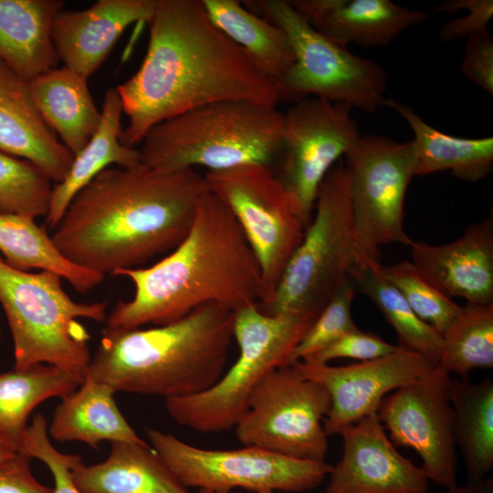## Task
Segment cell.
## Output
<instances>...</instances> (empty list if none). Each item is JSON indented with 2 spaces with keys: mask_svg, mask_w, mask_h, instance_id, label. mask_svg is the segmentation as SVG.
Here are the masks:
<instances>
[{
  "mask_svg": "<svg viewBox=\"0 0 493 493\" xmlns=\"http://www.w3.org/2000/svg\"><path fill=\"white\" fill-rule=\"evenodd\" d=\"M144 59L116 87L129 123L121 142L133 147L156 124L224 100L277 108L278 84L209 19L202 0H156Z\"/></svg>",
  "mask_w": 493,
  "mask_h": 493,
  "instance_id": "6da1fadb",
  "label": "cell"
},
{
  "mask_svg": "<svg viewBox=\"0 0 493 493\" xmlns=\"http://www.w3.org/2000/svg\"><path fill=\"white\" fill-rule=\"evenodd\" d=\"M208 190L195 169L106 168L71 200L51 239L68 260L112 275L175 248Z\"/></svg>",
  "mask_w": 493,
  "mask_h": 493,
  "instance_id": "7a4b0ae2",
  "label": "cell"
},
{
  "mask_svg": "<svg viewBox=\"0 0 493 493\" xmlns=\"http://www.w3.org/2000/svg\"><path fill=\"white\" fill-rule=\"evenodd\" d=\"M134 286L130 300H120L106 326L133 329L176 321L206 304L236 311L258 304L259 265L236 219L207 190L192 226L170 254L149 267L116 271Z\"/></svg>",
  "mask_w": 493,
  "mask_h": 493,
  "instance_id": "3957f363",
  "label": "cell"
},
{
  "mask_svg": "<svg viewBox=\"0 0 493 493\" xmlns=\"http://www.w3.org/2000/svg\"><path fill=\"white\" fill-rule=\"evenodd\" d=\"M235 312L206 304L150 329L106 326L88 375L115 393L182 398L211 388L224 374Z\"/></svg>",
  "mask_w": 493,
  "mask_h": 493,
  "instance_id": "277c9868",
  "label": "cell"
},
{
  "mask_svg": "<svg viewBox=\"0 0 493 493\" xmlns=\"http://www.w3.org/2000/svg\"><path fill=\"white\" fill-rule=\"evenodd\" d=\"M283 119L277 108L246 100L207 104L150 129L140 142L141 163L165 171H220L248 163L273 168Z\"/></svg>",
  "mask_w": 493,
  "mask_h": 493,
  "instance_id": "5b68a950",
  "label": "cell"
},
{
  "mask_svg": "<svg viewBox=\"0 0 493 493\" xmlns=\"http://www.w3.org/2000/svg\"><path fill=\"white\" fill-rule=\"evenodd\" d=\"M51 271H24L0 257V305L11 331L15 367L55 365L81 384L89 372L90 335L79 319L105 322L107 302H77Z\"/></svg>",
  "mask_w": 493,
  "mask_h": 493,
  "instance_id": "8992f818",
  "label": "cell"
},
{
  "mask_svg": "<svg viewBox=\"0 0 493 493\" xmlns=\"http://www.w3.org/2000/svg\"><path fill=\"white\" fill-rule=\"evenodd\" d=\"M296 312L267 314L257 304L235 311V363L209 389L194 395L166 399L171 417L200 433L235 428L257 383L273 370L290 364L291 354L314 321Z\"/></svg>",
  "mask_w": 493,
  "mask_h": 493,
  "instance_id": "52a82bcc",
  "label": "cell"
},
{
  "mask_svg": "<svg viewBox=\"0 0 493 493\" xmlns=\"http://www.w3.org/2000/svg\"><path fill=\"white\" fill-rule=\"evenodd\" d=\"M358 263L350 178L340 160L322 180L311 222L290 258L267 314L296 312L314 319L350 279Z\"/></svg>",
  "mask_w": 493,
  "mask_h": 493,
  "instance_id": "ba28073f",
  "label": "cell"
},
{
  "mask_svg": "<svg viewBox=\"0 0 493 493\" xmlns=\"http://www.w3.org/2000/svg\"><path fill=\"white\" fill-rule=\"evenodd\" d=\"M253 13L279 26L288 37L295 60L278 81L280 100L318 98L373 113L383 106L387 72L315 30L287 0H247Z\"/></svg>",
  "mask_w": 493,
  "mask_h": 493,
  "instance_id": "9c48e42d",
  "label": "cell"
},
{
  "mask_svg": "<svg viewBox=\"0 0 493 493\" xmlns=\"http://www.w3.org/2000/svg\"><path fill=\"white\" fill-rule=\"evenodd\" d=\"M208 190L233 214L261 272L260 309L272 300L306 227L272 167L248 163L205 173Z\"/></svg>",
  "mask_w": 493,
  "mask_h": 493,
  "instance_id": "30bf717a",
  "label": "cell"
},
{
  "mask_svg": "<svg viewBox=\"0 0 493 493\" xmlns=\"http://www.w3.org/2000/svg\"><path fill=\"white\" fill-rule=\"evenodd\" d=\"M349 172L357 260L380 262V246L412 239L404 228V205L415 176L411 141L383 135L360 136L344 155Z\"/></svg>",
  "mask_w": 493,
  "mask_h": 493,
  "instance_id": "8fae6325",
  "label": "cell"
},
{
  "mask_svg": "<svg viewBox=\"0 0 493 493\" xmlns=\"http://www.w3.org/2000/svg\"><path fill=\"white\" fill-rule=\"evenodd\" d=\"M146 434L151 446L184 486L215 493H229L236 488L254 493L303 492L318 487L333 467L255 446L200 448L153 428H146Z\"/></svg>",
  "mask_w": 493,
  "mask_h": 493,
  "instance_id": "7c38bea8",
  "label": "cell"
},
{
  "mask_svg": "<svg viewBox=\"0 0 493 493\" xmlns=\"http://www.w3.org/2000/svg\"><path fill=\"white\" fill-rule=\"evenodd\" d=\"M330 404L324 385L303 377L292 364L277 368L251 393L235 426L236 438L245 446L324 461L328 435L321 421Z\"/></svg>",
  "mask_w": 493,
  "mask_h": 493,
  "instance_id": "4fadbf2b",
  "label": "cell"
},
{
  "mask_svg": "<svg viewBox=\"0 0 493 493\" xmlns=\"http://www.w3.org/2000/svg\"><path fill=\"white\" fill-rule=\"evenodd\" d=\"M351 110L346 103L307 98L283 113L281 147L273 170L306 229L322 180L361 136Z\"/></svg>",
  "mask_w": 493,
  "mask_h": 493,
  "instance_id": "5bb4252c",
  "label": "cell"
},
{
  "mask_svg": "<svg viewBox=\"0 0 493 493\" xmlns=\"http://www.w3.org/2000/svg\"><path fill=\"white\" fill-rule=\"evenodd\" d=\"M449 380L435 367L385 396L377 410L393 444L416 451L427 478L446 488L456 485L457 466Z\"/></svg>",
  "mask_w": 493,
  "mask_h": 493,
  "instance_id": "9a60e30c",
  "label": "cell"
},
{
  "mask_svg": "<svg viewBox=\"0 0 493 493\" xmlns=\"http://www.w3.org/2000/svg\"><path fill=\"white\" fill-rule=\"evenodd\" d=\"M291 364L300 375L328 390L331 404L323 425L328 436L377 413L388 393L426 377L436 367L419 353L399 347L382 358L346 366L305 362Z\"/></svg>",
  "mask_w": 493,
  "mask_h": 493,
  "instance_id": "2e32d148",
  "label": "cell"
},
{
  "mask_svg": "<svg viewBox=\"0 0 493 493\" xmlns=\"http://www.w3.org/2000/svg\"><path fill=\"white\" fill-rule=\"evenodd\" d=\"M342 456L324 493H427L421 467L402 456L372 414L344 427Z\"/></svg>",
  "mask_w": 493,
  "mask_h": 493,
  "instance_id": "e0dca14e",
  "label": "cell"
},
{
  "mask_svg": "<svg viewBox=\"0 0 493 493\" xmlns=\"http://www.w3.org/2000/svg\"><path fill=\"white\" fill-rule=\"evenodd\" d=\"M155 5L156 0H98L86 9L60 10L51 31L59 60L88 79L130 25L149 22Z\"/></svg>",
  "mask_w": 493,
  "mask_h": 493,
  "instance_id": "ac0fdd59",
  "label": "cell"
},
{
  "mask_svg": "<svg viewBox=\"0 0 493 493\" xmlns=\"http://www.w3.org/2000/svg\"><path fill=\"white\" fill-rule=\"evenodd\" d=\"M412 263L448 297L493 304V218L469 226L444 245L412 241Z\"/></svg>",
  "mask_w": 493,
  "mask_h": 493,
  "instance_id": "d6986e66",
  "label": "cell"
},
{
  "mask_svg": "<svg viewBox=\"0 0 493 493\" xmlns=\"http://www.w3.org/2000/svg\"><path fill=\"white\" fill-rule=\"evenodd\" d=\"M0 152L26 160L52 182L68 174L74 155L42 119L29 81L0 60Z\"/></svg>",
  "mask_w": 493,
  "mask_h": 493,
  "instance_id": "ffe728a7",
  "label": "cell"
},
{
  "mask_svg": "<svg viewBox=\"0 0 493 493\" xmlns=\"http://www.w3.org/2000/svg\"><path fill=\"white\" fill-rule=\"evenodd\" d=\"M294 8L320 34L346 47L386 46L428 15L390 0H292Z\"/></svg>",
  "mask_w": 493,
  "mask_h": 493,
  "instance_id": "44dd1931",
  "label": "cell"
},
{
  "mask_svg": "<svg viewBox=\"0 0 493 493\" xmlns=\"http://www.w3.org/2000/svg\"><path fill=\"white\" fill-rule=\"evenodd\" d=\"M106 460L71 468L80 493H190L157 452L144 443H110Z\"/></svg>",
  "mask_w": 493,
  "mask_h": 493,
  "instance_id": "7402d4cb",
  "label": "cell"
},
{
  "mask_svg": "<svg viewBox=\"0 0 493 493\" xmlns=\"http://www.w3.org/2000/svg\"><path fill=\"white\" fill-rule=\"evenodd\" d=\"M64 5L62 0H0V60L27 81L55 68L52 24Z\"/></svg>",
  "mask_w": 493,
  "mask_h": 493,
  "instance_id": "603a6c76",
  "label": "cell"
},
{
  "mask_svg": "<svg viewBox=\"0 0 493 493\" xmlns=\"http://www.w3.org/2000/svg\"><path fill=\"white\" fill-rule=\"evenodd\" d=\"M122 112L116 88L109 89L104 96L98 130L81 152L74 156L63 181L53 184L45 218L48 229L58 226L73 197L109 165L132 167L141 163L139 149L129 147L120 140Z\"/></svg>",
  "mask_w": 493,
  "mask_h": 493,
  "instance_id": "cb8c5ba5",
  "label": "cell"
},
{
  "mask_svg": "<svg viewBox=\"0 0 493 493\" xmlns=\"http://www.w3.org/2000/svg\"><path fill=\"white\" fill-rule=\"evenodd\" d=\"M87 79L63 67L29 80L42 119L74 156L89 142L101 119V111L94 103Z\"/></svg>",
  "mask_w": 493,
  "mask_h": 493,
  "instance_id": "d4e9b609",
  "label": "cell"
},
{
  "mask_svg": "<svg viewBox=\"0 0 493 493\" xmlns=\"http://www.w3.org/2000/svg\"><path fill=\"white\" fill-rule=\"evenodd\" d=\"M383 106L395 111L414 132L415 176L449 171L459 180L485 179L493 168V138H461L426 123L410 106L385 99Z\"/></svg>",
  "mask_w": 493,
  "mask_h": 493,
  "instance_id": "484cf974",
  "label": "cell"
},
{
  "mask_svg": "<svg viewBox=\"0 0 493 493\" xmlns=\"http://www.w3.org/2000/svg\"><path fill=\"white\" fill-rule=\"evenodd\" d=\"M115 391L87 374L57 406L48 428L58 442L80 441L98 448L102 441L144 443L120 412Z\"/></svg>",
  "mask_w": 493,
  "mask_h": 493,
  "instance_id": "4316f807",
  "label": "cell"
},
{
  "mask_svg": "<svg viewBox=\"0 0 493 493\" xmlns=\"http://www.w3.org/2000/svg\"><path fill=\"white\" fill-rule=\"evenodd\" d=\"M448 396L467 483L480 482L493 467V380L472 383L468 378H450Z\"/></svg>",
  "mask_w": 493,
  "mask_h": 493,
  "instance_id": "83f0119b",
  "label": "cell"
},
{
  "mask_svg": "<svg viewBox=\"0 0 493 493\" xmlns=\"http://www.w3.org/2000/svg\"><path fill=\"white\" fill-rule=\"evenodd\" d=\"M212 23L240 47L253 63L276 82L290 68L295 56L282 28L236 0H202Z\"/></svg>",
  "mask_w": 493,
  "mask_h": 493,
  "instance_id": "f1b7e54d",
  "label": "cell"
},
{
  "mask_svg": "<svg viewBox=\"0 0 493 493\" xmlns=\"http://www.w3.org/2000/svg\"><path fill=\"white\" fill-rule=\"evenodd\" d=\"M0 252L11 267L29 271H51L66 279L79 293H86L104 279V275L79 267L63 257L44 226L19 215H0Z\"/></svg>",
  "mask_w": 493,
  "mask_h": 493,
  "instance_id": "f546056e",
  "label": "cell"
},
{
  "mask_svg": "<svg viewBox=\"0 0 493 493\" xmlns=\"http://www.w3.org/2000/svg\"><path fill=\"white\" fill-rule=\"evenodd\" d=\"M80 384L64 370L36 363L0 374V435L16 450L27 427L31 412L51 397L64 398Z\"/></svg>",
  "mask_w": 493,
  "mask_h": 493,
  "instance_id": "4dcf8cb0",
  "label": "cell"
},
{
  "mask_svg": "<svg viewBox=\"0 0 493 493\" xmlns=\"http://www.w3.org/2000/svg\"><path fill=\"white\" fill-rule=\"evenodd\" d=\"M380 262L356 264L350 278L365 294L394 330L398 347L414 351L437 363L442 335L422 320L401 292L382 274Z\"/></svg>",
  "mask_w": 493,
  "mask_h": 493,
  "instance_id": "1f68e13d",
  "label": "cell"
},
{
  "mask_svg": "<svg viewBox=\"0 0 493 493\" xmlns=\"http://www.w3.org/2000/svg\"><path fill=\"white\" fill-rule=\"evenodd\" d=\"M436 367L468 378L477 368L493 367V304L467 303L442 335Z\"/></svg>",
  "mask_w": 493,
  "mask_h": 493,
  "instance_id": "d6a6232c",
  "label": "cell"
},
{
  "mask_svg": "<svg viewBox=\"0 0 493 493\" xmlns=\"http://www.w3.org/2000/svg\"><path fill=\"white\" fill-rule=\"evenodd\" d=\"M52 188V181L36 165L0 152V215L46 216Z\"/></svg>",
  "mask_w": 493,
  "mask_h": 493,
  "instance_id": "836d02e7",
  "label": "cell"
},
{
  "mask_svg": "<svg viewBox=\"0 0 493 493\" xmlns=\"http://www.w3.org/2000/svg\"><path fill=\"white\" fill-rule=\"evenodd\" d=\"M379 268L414 313L441 335L459 314L462 307L433 285L412 261L404 260L389 266L380 264Z\"/></svg>",
  "mask_w": 493,
  "mask_h": 493,
  "instance_id": "e575fe53",
  "label": "cell"
},
{
  "mask_svg": "<svg viewBox=\"0 0 493 493\" xmlns=\"http://www.w3.org/2000/svg\"><path fill=\"white\" fill-rule=\"evenodd\" d=\"M355 293V286L350 278L304 333L291 354L290 364L309 359L345 333L357 329L351 316Z\"/></svg>",
  "mask_w": 493,
  "mask_h": 493,
  "instance_id": "d590c367",
  "label": "cell"
},
{
  "mask_svg": "<svg viewBox=\"0 0 493 493\" xmlns=\"http://www.w3.org/2000/svg\"><path fill=\"white\" fill-rule=\"evenodd\" d=\"M17 452L42 461L49 468L55 484L53 493H80L73 482L71 468L82 458L79 455L64 454L52 445L42 414H37L27 425Z\"/></svg>",
  "mask_w": 493,
  "mask_h": 493,
  "instance_id": "8d00e7d4",
  "label": "cell"
},
{
  "mask_svg": "<svg viewBox=\"0 0 493 493\" xmlns=\"http://www.w3.org/2000/svg\"><path fill=\"white\" fill-rule=\"evenodd\" d=\"M459 9H467L468 14L446 22L440 29L439 40L450 43L462 38H468L477 33L488 30L493 16L492 0H449L435 6L433 13L455 14Z\"/></svg>",
  "mask_w": 493,
  "mask_h": 493,
  "instance_id": "74e56055",
  "label": "cell"
},
{
  "mask_svg": "<svg viewBox=\"0 0 493 493\" xmlns=\"http://www.w3.org/2000/svg\"><path fill=\"white\" fill-rule=\"evenodd\" d=\"M398 349L379 336L358 328L351 330L305 362L328 363L331 360L348 358L361 362L372 361L393 353Z\"/></svg>",
  "mask_w": 493,
  "mask_h": 493,
  "instance_id": "f35d334b",
  "label": "cell"
},
{
  "mask_svg": "<svg viewBox=\"0 0 493 493\" xmlns=\"http://www.w3.org/2000/svg\"><path fill=\"white\" fill-rule=\"evenodd\" d=\"M461 71L467 79L493 94V37L488 29L467 38Z\"/></svg>",
  "mask_w": 493,
  "mask_h": 493,
  "instance_id": "ab89813d",
  "label": "cell"
},
{
  "mask_svg": "<svg viewBox=\"0 0 493 493\" xmlns=\"http://www.w3.org/2000/svg\"><path fill=\"white\" fill-rule=\"evenodd\" d=\"M30 459L16 452L0 463V493H53V488L44 486L34 477Z\"/></svg>",
  "mask_w": 493,
  "mask_h": 493,
  "instance_id": "60d3db41",
  "label": "cell"
},
{
  "mask_svg": "<svg viewBox=\"0 0 493 493\" xmlns=\"http://www.w3.org/2000/svg\"><path fill=\"white\" fill-rule=\"evenodd\" d=\"M446 493H493V477H487L480 482L458 486L457 484L446 488Z\"/></svg>",
  "mask_w": 493,
  "mask_h": 493,
  "instance_id": "b9f144b4",
  "label": "cell"
},
{
  "mask_svg": "<svg viewBox=\"0 0 493 493\" xmlns=\"http://www.w3.org/2000/svg\"><path fill=\"white\" fill-rule=\"evenodd\" d=\"M16 452V447L10 441L0 435V463L8 460Z\"/></svg>",
  "mask_w": 493,
  "mask_h": 493,
  "instance_id": "7bdbcfd3",
  "label": "cell"
},
{
  "mask_svg": "<svg viewBox=\"0 0 493 493\" xmlns=\"http://www.w3.org/2000/svg\"><path fill=\"white\" fill-rule=\"evenodd\" d=\"M199 493H215L206 489H199ZM256 493H275V491H265V492H256Z\"/></svg>",
  "mask_w": 493,
  "mask_h": 493,
  "instance_id": "ee69618b",
  "label": "cell"
},
{
  "mask_svg": "<svg viewBox=\"0 0 493 493\" xmlns=\"http://www.w3.org/2000/svg\"><path fill=\"white\" fill-rule=\"evenodd\" d=\"M0 337H1V331H0Z\"/></svg>",
  "mask_w": 493,
  "mask_h": 493,
  "instance_id": "f6af8a7d",
  "label": "cell"
}]
</instances>
